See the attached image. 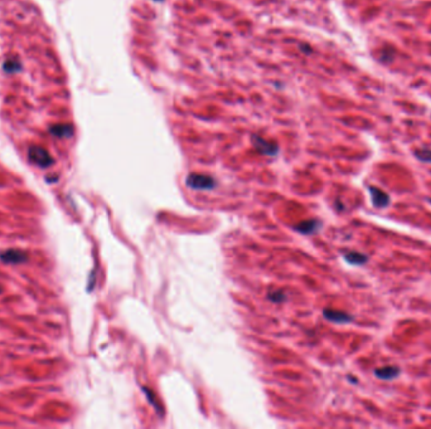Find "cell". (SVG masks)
I'll list each match as a JSON object with an SVG mask.
<instances>
[{
	"instance_id": "6da1fadb",
	"label": "cell",
	"mask_w": 431,
	"mask_h": 429,
	"mask_svg": "<svg viewBox=\"0 0 431 429\" xmlns=\"http://www.w3.org/2000/svg\"><path fill=\"white\" fill-rule=\"evenodd\" d=\"M186 184L189 189L193 190H212L217 185L213 177L203 174H191L187 177Z\"/></svg>"
},
{
	"instance_id": "7a4b0ae2",
	"label": "cell",
	"mask_w": 431,
	"mask_h": 429,
	"mask_svg": "<svg viewBox=\"0 0 431 429\" xmlns=\"http://www.w3.org/2000/svg\"><path fill=\"white\" fill-rule=\"evenodd\" d=\"M28 156L32 163L41 168H48L53 164V158L51 154L41 146H32L28 151Z\"/></svg>"
},
{
	"instance_id": "3957f363",
	"label": "cell",
	"mask_w": 431,
	"mask_h": 429,
	"mask_svg": "<svg viewBox=\"0 0 431 429\" xmlns=\"http://www.w3.org/2000/svg\"><path fill=\"white\" fill-rule=\"evenodd\" d=\"M251 142H252L253 148L256 149L260 154L267 156H275L279 153V146L278 144L271 141H267L264 137H261L260 135H252L251 137Z\"/></svg>"
},
{
	"instance_id": "277c9868",
	"label": "cell",
	"mask_w": 431,
	"mask_h": 429,
	"mask_svg": "<svg viewBox=\"0 0 431 429\" xmlns=\"http://www.w3.org/2000/svg\"><path fill=\"white\" fill-rule=\"evenodd\" d=\"M369 194H371V201L373 204V207L377 209H382L390 205V195L382 189H378L377 186H369L368 188Z\"/></svg>"
},
{
	"instance_id": "5b68a950",
	"label": "cell",
	"mask_w": 431,
	"mask_h": 429,
	"mask_svg": "<svg viewBox=\"0 0 431 429\" xmlns=\"http://www.w3.org/2000/svg\"><path fill=\"white\" fill-rule=\"evenodd\" d=\"M0 259L4 263H10V264H18V263L27 262V253L19 250H8L0 253Z\"/></svg>"
},
{
	"instance_id": "8992f818",
	"label": "cell",
	"mask_w": 431,
	"mask_h": 429,
	"mask_svg": "<svg viewBox=\"0 0 431 429\" xmlns=\"http://www.w3.org/2000/svg\"><path fill=\"white\" fill-rule=\"evenodd\" d=\"M323 315L328 321L334 322V324H349V322L353 321V316H352V315L343 311H335V310L328 309L324 310Z\"/></svg>"
},
{
	"instance_id": "52a82bcc",
	"label": "cell",
	"mask_w": 431,
	"mask_h": 429,
	"mask_svg": "<svg viewBox=\"0 0 431 429\" xmlns=\"http://www.w3.org/2000/svg\"><path fill=\"white\" fill-rule=\"evenodd\" d=\"M401 370H400L399 366H395V365H387V366L378 367L375 370V375L378 379H382V380H392V379H396L397 376H400Z\"/></svg>"
},
{
	"instance_id": "ba28073f",
	"label": "cell",
	"mask_w": 431,
	"mask_h": 429,
	"mask_svg": "<svg viewBox=\"0 0 431 429\" xmlns=\"http://www.w3.org/2000/svg\"><path fill=\"white\" fill-rule=\"evenodd\" d=\"M321 227H322V223L319 222V220L309 219V220H305V222H302L300 224H298V226H295L294 227V229L302 234H314L321 229Z\"/></svg>"
},
{
	"instance_id": "9c48e42d",
	"label": "cell",
	"mask_w": 431,
	"mask_h": 429,
	"mask_svg": "<svg viewBox=\"0 0 431 429\" xmlns=\"http://www.w3.org/2000/svg\"><path fill=\"white\" fill-rule=\"evenodd\" d=\"M344 259L352 265H363L368 262V256L357 251H350L344 253Z\"/></svg>"
},
{
	"instance_id": "30bf717a",
	"label": "cell",
	"mask_w": 431,
	"mask_h": 429,
	"mask_svg": "<svg viewBox=\"0 0 431 429\" xmlns=\"http://www.w3.org/2000/svg\"><path fill=\"white\" fill-rule=\"evenodd\" d=\"M49 132L56 137H70L73 134V127L67 124L54 125V126L49 129Z\"/></svg>"
},
{
	"instance_id": "8fae6325",
	"label": "cell",
	"mask_w": 431,
	"mask_h": 429,
	"mask_svg": "<svg viewBox=\"0 0 431 429\" xmlns=\"http://www.w3.org/2000/svg\"><path fill=\"white\" fill-rule=\"evenodd\" d=\"M414 155L418 160L423 161V163H431V149H418V150L414 151Z\"/></svg>"
},
{
	"instance_id": "7c38bea8",
	"label": "cell",
	"mask_w": 431,
	"mask_h": 429,
	"mask_svg": "<svg viewBox=\"0 0 431 429\" xmlns=\"http://www.w3.org/2000/svg\"><path fill=\"white\" fill-rule=\"evenodd\" d=\"M267 298H269L270 301H272V302H276V303H280L284 302V301L286 300V295L283 292V291H270L269 293H267Z\"/></svg>"
},
{
	"instance_id": "4fadbf2b",
	"label": "cell",
	"mask_w": 431,
	"mask_h": 429,
	"mask_svg": "<svg viewBox=\"0 0 431 429\" xmlns=\"http://www.w3.org/2000/svg\"><path fill=\"white\" fill-rule=\"evenodd\" d=\"M4 68H5L6 72H16V71L20 70V63H19L18 59H8L4 63Z\"/></svg>"
},
{
	"instance_id": "5bb4252c",
	"label": "cell",
	"mask_w": 431,
	"mask_h": 429,
	"mask_svg": "<svg viewBox=\"0 0 431 429\" xmlns=\"http://www.w3.org/2000/svg\"><path fill=\"white\" fill-rule=\"evenodd\" d=\"M300 48H302V51L304 52V53H312V48H310L309 46H300Z\"/></svg>"
},
{
	"instance_id": "9a60e30c",
	"label": "cell",
	"mask_w": 431,
	"mask_h": 429,
	"mask_svg": "<svg viewBox=\"0 0 431 429\" xmlns=\"http://www.w3.org/2000/svg\"><path fill=\"white\" fill-rule=\"evenodd\" d=\"M154 1H163V0H154Z\"/></svg>"
},
{
	"instance_id": "2e32d148",
	"label": "cell",
	"mask_w": 431,
	"mask_h": 429,
	"mask_svg": "<svg viewBox=\"0 0 431 429\" xmlns=\"http://www.w3.org/2000/svg\"><path fill=\"white\" fill-rule=\"evenodd\" d=\"M0 292H1V290H0Z\"/></svg>"
}]
</instances>
